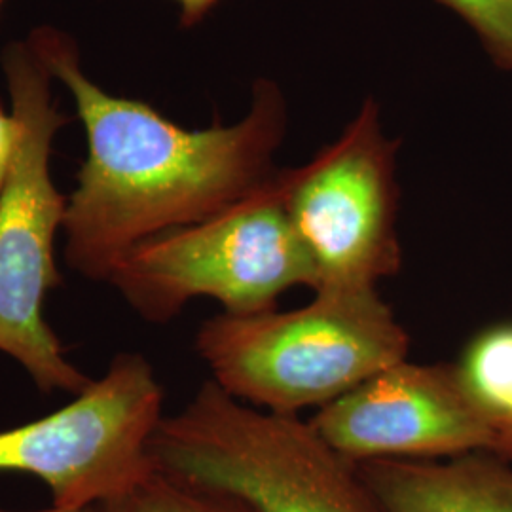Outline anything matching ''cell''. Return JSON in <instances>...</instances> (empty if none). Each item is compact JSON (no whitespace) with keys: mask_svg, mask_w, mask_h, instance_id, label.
<instances>
[{"mask_svg":"<svg viewBox=\"0 0 512 512\" xmlns=\"http://www.w3.org/2000/svg\"><path fill=\"white\" fill-rule=\"evenodd\" d=\"M27 40L73 95L86 131L88 154L63 222L65 262L84 279L109 283L139 243L217 215L274 175L287 105L272 80L256 82L236 124L184 129L99 88L67 33L38 27Z\"/></svg>","mask_w":512,"mask_h":512,"instance_id":"cell-1","label":"cell"},{"mask_svg":"<svg viewBox=\"0 0 512 512\" xmlns=\"http://www.w3.org/2000/svg\"><path fill=\"white\" fill-rule=\"evenodd\" d=\"M410 336L376 291H319L308 306L219 313L196 332L213 382L239 403L298 416L408 359Z\"/></svg>","mask_w":512,"mask_h":512,"instance_id":"cell-2","label":"cell"},{"mask_svg":"<svg viewBox=\"0 0 512 512\" xmlns=\"http://www.w3.org/2000/svg\"><path fill=\"white\" fill-rule=\"evenodd\" d=\"M156 469L253 512H384L353 461L298 416L239 403L213 380L156 427Z\"/></svg>","mask_w":512,"mask_h":512,"instance_id":"cell-3","label":"cell"},{"mask_svg":"<svg viewBox=\"0 0 512 512\" xmlns=\"http://www.w3.org/2000/svg\"><path fill=\"white\" fill-rule=\"evenodd\" d=\"M2 69L18 122V148L0 194V353L16 361L42 393L76 397L93 380L69 361L44 315L48 294L61 285L55 238L67 211L50 158L55 133L69 118L55 107L54 78L29 40L6 46Z\"/></svg>","mask_w":512,"mask_h":512,"instance_id":"cell-4","label":"cell"},{"mask_svg":"<svg viewBox=\"0 0 512 512\" xmlns=\"http://www.w3.org/2000/svg\"><path fill=\"white\" fill-rule=\"evenodd\" d=\"M109 283L141 319L164 325L194 298H213L232 315L277 310L289 289L315 291L317 274L275 171L217 215L139 243Z\"/></svg>","mask_w":512,"mask_h":512,"instance_id":"cell-5","label":"cell"},{"mask_svg":"<svg viewBox=\"0 0 512 512\" xmlns=\"http://www.w3.org/2000/svg\"><path fill=\"white\" fill-rule=\"evenodd\" d=\"M399 141L368 97L340 137L308 164L281 169L283 200L319 291H376L399 274Z\"/></svg>","mask_w":512,"mask_h":512,"instance_id":"cell-6","label":"cell"},{"mask_svg":"<svg viewBox=\"0 0 512 512\" xmlns=\"http://www.w3.org/2000/svg\"><path fill=\"white\" fill-rule=\"evenodd\" d=\"M162 420L154 368L139 353H118L67 406L0 431V473L42 480L55 507L92 509L154 469L148 444Z\"/></svg>","mask_w":512,"mask_h":512,"instance_id":"cell-7","label":"cell"},{"mask_svg":"<svg viewBox=\"0 0 512 512\" xmlns=\"http://www.w3.org/2000/svg\"><path fill=\"white\" fill-rule=\"evenodd\" d=\"M311 429L340 456L444 459L503 454V431L469 395L456 365L387 366L311 418Z\"/></svg>","mask_w":512,"mask_h":512,"instance_id":"cell-8","label":"cell"},{"mask_svg":"<svg viewBox=\"0 0 512 512\" xmlns=\"http://www.w3.org/2000/svg\"><path fill=\"white\" fill-rule=\"evenodd\" d=\"M384 512H512V461L490 452L355 463Z\"/></svg>","mask_w":512,"mask_h":512,"instance_id":"cell-9","label":"cell"},{"mask_svg":"<svg viewBox=\"0 0 512 512\" xmlns=\"http://www.w3.org/2000/svg\"><path fill=\"white\" fill-rule=\"evenodd\" d=\"M469 395L503 431V454L512 450V323L476 334L456 363Z\"/></svg>","mask_w":512,"mask_h":512,"instance_id":"cell-10","label":"cell"},{"mask_svg":"<svg viewBox=\"0 0 512 512\" xmlns=\"http://www.w3.org/2000/svg\"><path fill=\"white\" fill-rule=\"evenodd\" d=\"M92 512H253L236 497L211 492L152 469L126 492L92 507Z\"/></svg>","mask_w":512,"mask_h":512,"instance_id":"cell-11","label":"cell"},{"mask_svg":"<svg viewBox=\"0 0 512 512\" xmlns=\"http://www.w3.org/2000/svg\"><path fill=\"white\" fill-rule=\"evenodd\" d=\"M463 19L497 67L512 71V0H437Z\"/></svg>","mask_w":512,"mask_h":512,"instance_id":"cell-12","label":"cell"},{"mask_svg":"<svg viewBox=\"0 0 512 512\" xmlns=\"http://www.w3.org/2000/svg\"><path fill=\"white\" fill-rule=\"evenodd\" d=\"M18 148V122L0 103V194L6 186Z\"/></svg>","mask_w":512,"mask_h":512,"instance_id":"cell-13","label":"cell"},{"mask_svg":"<svg viewBox=\"0 0 512 512\" xmlns=\"http://www.w3.org/2000/svg\"><path fill=\"white\" fill-rule=\"evenodd\" d=\"M181 12L183 27H194L202 21L220 0H175Z\"/></svg>","mask_w":512,"mask_h":512,"instance_id":"cell-14","label":"cell"},{"mask_svg":"<svg viewBox=\"0 0 512 512\" xmlns=\"http://www.w3.org/2000/svg\"><path fill=\"white\" fill-rule=\"evenodd\" d=\"M0 512H21V511H8V509H0ZM31 512H92V509H65V507H55L52 505L50 509L44 511H31Z\"/></svg>","mask_w":512,"mask_h":512,"instance_id":"cell-15","label":"cell"},{"mask_svg":"<svg viewBox=\"0 0 512 512\" xmlns=\"http://www.w3.org/2000/svg\"><path fill=\"white\" fill-rule=\"evenodd\" d=\"M2 2H4V0H0V6H2Z\"/></svg>","mask_w":512,"mask_h":512,"instance_id":"cell-16","label":"cell"},{"mask_svg":"<svg viewBox=\"0 0 512 512\" xmlns=\"http://www.w3.org/2000/svg\"><path fill=\"white\" fill-rule=\"evenodd\" d=\"M511 461H512V450H511Z\"/></svg>","mask_w":512,"mask_h":512,"instance_id":"cell-17","label":"cell"}]
</instances>
